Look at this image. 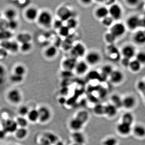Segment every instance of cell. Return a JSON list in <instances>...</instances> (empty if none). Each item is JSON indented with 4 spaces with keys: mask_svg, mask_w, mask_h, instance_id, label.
I'll return each instance as SVG.
<instances>
[{
    "mask_svg": "<svg viewBox=\"0 0 145 145\" xmlns=\"http://www.w3.org/2000/svg\"><path fill=\"white\" fill-rule=\"evenodd\" d=\"M38 9L35 7H29L26 9L25 12V16L27 20L29 21L36 20L39 15Z\"/></svg>",
    "mask_w": 145,
    "mask_h": 145,
    "instance_id": "16",
    "label": "cell"
},
{
    "mask_svg": "<svg viewBox=\"0 0 145 145\" xmlns=\"http://www.w3.org/2000/svg\"><path fill=\"white\" fill-rule=\"evenodd\" d=\"M27 116L29 120L30 121L34 122L39 120V113L38 110H32L31 111H29Z\"/></svg>",
    "mask_w": 145,
    "mask_h": 145,
    "instance_id": "33",
    "label": "cell"
},
{
    "mask_svg": "<svg viewBox=\"0 0 145 145\" xmlns=\"http://www.w3.org/2000/svg\"><path fill=\"white\" fill-rule=\"evenodd\" d=\"M105 106L101 104L96 105L93 108V112L98 116L105 115Z\"/></svg>",
    "mask_w": 145,
    "mask_h": 145,
    "instance_id": "39",
    "label": "cell"
},
{
    "mask_svg": "<svg viewBox=\"0 0 145 145\" xmlns=\"http://www.w3.org/2000/svg\"><path fill=\"white\" fill-rule=\"evenodd\" d=\"M126 31L125 25L122 23H114L110 27L109 32L116 38L121 37L124 34Z\"/></svg>",
    "mask_w": 145,
    "mask_h": 145,
    "instance_id": "6",
    "label": "cell"
},
{
    "mask_svg": "<svg viewBox=\"0 0 145 145\" xmlns=\"http://www.w3.org/2000/svg\"><path fill=\"white\" fill-rule=\"evenodd\" d=\"M109 16L114 21H118L121 18L123 10L121 7L118 4L114 3L110 6L108 8Z\"/></svg>",
    "mask_w": 145,
    "mask_h": 145,
    "instance_id": "4",
    "label": "cell"
},
{
    "mask_svg": "<svg viewBox=\"0 0 145 145\" xmlns=\"http://www.w3.org/2000/svg\"><path fill=\"white\" fill-rule=\"evenodd\" d=\"M8 52L5 49L0 47V57L1 59L7 57L8 55Z\"/></svg>",
    "mask_w": 145,
    "mask_h": 145,
    "instance_id": "54",
    "label": "cell"
},
{
    "mask_svg": "<svg viewBox=\"0 0 145 145\" xmlns=\"http://www.w3.org/2000/svg\"><path fill=\"white\" fill-rule=\"evenodd\" d=\"M58 54V49L55 46L51 45L48 47L45 50V57L48 59H52L55 58Z\"/></svg>",
    "mask_w": 145,
    "mask_h": 145,
    "instance_id": "22",
    "label": "cell"
},
{
    "mask_svg": "<svg viewBox=\"0 0 145 145\" xmlns=\"http://www.w3.org/2000/svg\"><path fill=\"white\" fill-rule=\"evenodd\" d=\"M26 69L23 65H18L14 69V73L17 75L24 76L26 74Z\"/></svg>",
    "mask_w": 145,
    "mask_h": 145,
    "instance_id": "32",
    "label": "cell"
},
{
    "mask_svg": "<svg viewBox=\"0 0 145 145\" xmlns=\"http://www.w3.org/2000/svg\"><path fill=\"white\" fill-rule=\"evenodd\" d=\"M134 121V117L132 113L130 112H126L122 115V122L132 125Z\"/></svg>",
    "mask_w": 145,
    "mask_h": 145,
    "instance_id": "27",
    "label": "cell"
},
{
    "mask_svg": "<svg viewBox=\"0 0 145 145\" xmlns=\"http://www.w3.org/2000/svg\"><path fill=\"white\" fill-rule=\"evenodd\" d=\"M127 2L129 4L131 5H135L136 3L137 2V1H127Z\"/></svg>",
    "mask_w": 145,
    "mask_h": 145,
    "instance_id": "58",
    "label": "cell"
},
{
    "mask_svg": "<svg viewBox=\"0 0 145 145\" xmlns=\"http://www.w3.org/2000/svg\"><path fill=\"white\" fill-rule=\"evenodd\" d=\"M89 66L85 60H81L79 61H78L75 66L74 71L77 75H83L88 71Z\"/></svg>",
    "mask_w": 145,
    "mask_h": 145,
    "instance_id": "14",
    "label": "cell"
},
{
    "mask_svg": "<svg viewBox=\"0 0 145 145\" xmlns=\"http://www.w3.org/2000/svg\"><path fill=\"white\" fill-rule=\"evenodd\" d=\"M13 36V33L9 29L0 31V42L9 40Z\"/></svg>",
    "mask_w": 145,
    "mask_h": 145,
    "instance_id": "29",
    "label": "cell"
},
{
    "mask_svg": "<svg viewBox=\"0 0 145 145\" xmlns=\"http://www.w3.org/2000/svg\"><path fill=\"white\" fill-rule=\"evenodd\" d=\"M8 29L10 31H14L17 29L19 26L18 21L16 20L8 21Z\"/></svg>",
    "mask_w": 145,
    "mask_h": 145,
    "instance_id": "43",
    "label": "cell"
},
{
    "mask_svg": "<svg viewBox=\"0 0 145 145\" xmlns=\"http://www.w3.org/2000/svg\"><path fill=\"white\" fill-rule=\"evenodd\" d=\"M5 69L3 66L0 65V77H3L4 75L5 74Z\"/></svg>",
    "mask_w": 145,
    "mask_h": 145,
    "instance_id": "55",
    "label": "cell"
},
{
    "mask_svg": "<svg viewBox=\"0 0 145 145\" xmlns=\"http://www.w3.org/2000/svg\"><path fill=\"white\" fill-rule=\"evenodd\" d=\"M144 98H145V92L144 93Z\"/></svg>",
    "mask_w": 145,
    "mask_h": 145,
    "instance_id": "63",
    "label": "cell"
},
{
    "mask_svg": "<svg viewBox=\"0 0 145 145\" xmlns=\"http://www.w3.org/2000/svg\"><path fill=\"white\" fill-rule=\"evenodd\" d=\"M2 59L0 57V62H1V61Z\"/></svg>",
    "mask_w": 145,
    "mask_h": 145,
    "instance_id": "62",
    "label": "cell"
},
{
    "mask_svg": "<svg viewBox=\"0 0 145 145\" xmlns=\"http://www.w3.org/2000/svg\"><path fill=\"white\" fill-rule=\"evenodd\" d=\"M24 76L17 75V74L13 73L10 76V80L13 83H19L23 81Z\"/></svg>",
    "mask_w": 145,
    "mask_h": 145,
    "instance_id": "44",
    "label": "cell"
},
{
    "mask_svg": "<svg viewBox=\"0 0 145 145\" xmlns=\"http://www.w3.org/2000/svg\"><path fill=\"white\" fill-rule=\"evenodd\" d=\"M133 40L136 43L143 44L145 43V32L141 31H137L135 33L133 37Z\"/></svg>",
    "mask_w": 145,
    "mask_h": 145,
    "instance_id": "25",
    "label": "cell"
},
{
    "mask_svg": "<svg viewBox=\"0 0 145 145\" xmlns=\"http://www.w3.org/2000/svg\"><path fill=\"white\" fill-rule=\"evenodd\" d=\"M17 42L20 43L21 44L24 43L31 42L32 40V36L31 34L27 32H21L17 35Z\"/></svg>",
    "mask_w": 145,
    "mask_h": 145,
    "instance_id": "23",
    "label": "cell"
},
{
    "mask_svg": "<svg viewBox=\"0 0 145 145\" xmlns=\"http://www.w3.org/2000/svg\"><path fill=\"white\" fill-rule=\"evenodd\" d=\"M136 59L140 63H145V52H140L136 55Z\"/></svg>",
    "mask_w": 145,
    "mask_h": 145,
    "instance_id": "48",
    "label": "cell"
},
{
    "mask_svg": "<svg viewBox=\"0 0 145 145\" xmlns=\"http://www.w3.org/2000/svg\"><path fill=\"white\" fill-rule=\"evenodd\" d=\"M114 70L112 67L110 65H106L103 67L101 69V74L105 77H108Z\"/></svg>",
    "mask_w": 145,
    "mask_h": 145,
    "instance_id": "30",
    "label": "cell"
},
{
    "mask_svg": "<svg viewBox=\"0 0 145 145\" xmlns=\"http://www.w3.org/2000/svg\"><path fill=\"white\" fill-rule=\"evenodd\" d=\"M19 112L22 116H24L28 114L29 110L27 107L22 106L19 109Z\"/></svg>",
    "mask_w": 145,
    "mask_h": 145,
    "instance_id": "51",
    "label": "cell"
},
{
    "mask_svg": "<svg viewBox=\"0 0 145 145\" xmlns=\"http://www.w3.org/2000/svg\"><path fill=\"white\" fill-rule=\"evenodd\" d=\"M114 20L109 16H107L101 20L103 26L105 27H110L114 24Z\"/></svg>",
    "mask_w": 145,
    "mask_h": 145,
    "instance_id": "38",
    "label": "cell"
},
{
    "mask_svg": "<svg viewBox=\"0 0 145 145\" xmlns=\"http://www.w3.org/2000/svg\"><path fill=\"white\" fill-rule=\"evenodd\" d=\"M4 14L5 19L8 21H10L16 20L18 13L14 8H9L5 10Z\"/></svg>",
    "mask_w": 145,
    "mask_h": 145,
    "instance_id": "26",
    "label": "cell"
},
{
    "mask_svg": "<svg viewBox=\"0 0 145 145\" xmlns=\"http://www.w3.org/2000/svg\"><path fill=\"white\" fill-rule=\"evenodd\" d=\"M89 78L92 79H96L98 78H101V73H99L97 71H92L89 72Z\"/></svg>",
    "mask_w": 145,
    "mask_h": 145,
    "instance_id": "52",
    "label": "cell"
},
{
    "mask_svg": "<svg viewBox=\"0 0 145 145\" xmlns=\"http://www.w3.org/2000/svg\"><path fill=\"white\" fill-rule=\"evenodd\" d=\"M66 22V24L65 25L70 30L75 29L78 26V20L73 17L69 19Z\"/></svg>",
    "mask_w": 145,
    "mask_h": 145,
    "instance_id": "34",
    "label": "cell"
},
{
    "mask_svg": "<svg viewBox=\"0 0 145 145\" xmlns=\"http://www.w3.org/2000/svg\"><path fill=\"white\" fill-rule=\"evenodd\" d=\"M8 98L12 103H18L22 100V95L20 91L17 89H13L8 92Z\"/></svg>",
    "mask_w": 145,
    "mask_h": 145,
    "instance_id": "19",
    "label": "cell"
},
{
    "mask_svg": "<svg viewBox=\"0 0 145 145\" xmlns=\"http://www.w3.org/2000/svg\"><path fill=\"white\" fill-rule=\"evenodd\" d=\"M64 25V22L61 20L60 19H58L55 20V21H53L52 25H53L55 29L59 30L60 28H61Z\"/></svg>",
    "mask_w": 145,
    "mask_h": 145,
    "instance_id": "49",
    "label": "cell"
},
{
    "mask_svg": "<svg viewBox=\"0 0 145 145\" xmlns=\"http://www.w3.org/2000/svg\"><path fill=\"white\" fill-rule=\"evenodd\" d=\"M57 14L59 19L63 22H66L69 19L72 18V10L67 7H60L57 10Z\"/></svg>",
    "mask_w": 145,
    "mask_h": 145,
    "instance_id": "7",
    "label": "cell"
},
{
    "mask_svg": "<svg viewBox=\"0 0 145 145\" xmlns=\"http://www.w3.org/2000/svg\"><path fill=\"white\" fill-rule=\"evenodd\" d=\"M141 20L137 16H130L126 21L127 26L129 29L134 30L141 25Z\"/></svg>",
    "mask_w": 145,
    "mask_h": 145,
    "instance_id": "13",
    "label": "cell"
},
{
    "mask_svg": "<svg viewBox=\"0 0 145 145\" xmlns=\"http://www.w3.org/2000/svg\"><path fill=\"white\" fill-rule=\"evenodd\" d=\"M110 80L112 84H119L123 82L124 78L123 73L121 71L114 70L109 76Z\"/></svg>",
    "mask_w": 145,
    "mask_h": 145,
    "instance_id": "11",
    "label": "cell"
},
{
    "mask_svg": "<svg viewBox=\"0 0 145 145\" xmlns=\"http://www.w3.org/2000/svg\"><path fill=\"white\" fill-rule=\"evenodd\" d=\"M121 52L123 57L131 59L135 55V50L133 46L127 45L122 48Z\"/></svg>",
    "mask_w": 145,
    "mask_h": 145,
    "instance_id": "18",
    "label": "cell"
},
{
    "mask_svg": "<svg viewBox=\"0 0 145 145\" xmlns=\"http://www.w3.org/2000/svg\"><path fill=\"white\" fill-rule=\"evenodd\" d=\"M142 64L136 59L131 61L129 67L131 70L134 72H137L140 70Z\"/></svg>",
    "mask_w": 145,
    "mask_h": 145,
    "instance_id": "31",
    "label": "cell"
},
{
    "mask_svg": "<svg viewBox=\"0 0 145 145\" xmlns=\"http://www.w3.org/2000/svg\"><path fill=\"white\" fill-rule=\"evenodd\" d=\"M33 48V45L31 42L22 44L20 46V49L24 53H27L31 51Z\"/></svg>",
    "mask_w": 145,
    "mask_h": 145,
    "instance_id": "36",
    "label": "cell"
},
{
    "mask_svg": "<svg viewBox=\"0 0 145 145\" xmlns=\"http://www.w3.org/2000/svg\"><path fill=\"white\" fill-rule=\"evenodd\" d=\"M136 104V100L134 96L129 95L123 99L122 106L126 109L133 108Z\"/></svg>",
    "mask_w": 145,
    "mask_h": 145,
    "instance_id": "15",
    "label": "cell"
},
{
    "mask_svg": "<svg viewBox=\"0 0 145 145\" xmlns=\"http://www.w3.org/2000/svg\"><path fill=\"white\" fill-rule=\"evenodd\" d=\"M132 131L136 137L140 138L145 137V127L143 125H136L132 128Z\"/></svg>",
    "mask_w": 145,
    "mask_h": 145,
    "instance_id": "24",
    "label": "cell"
},
{
    "mask_svg": "<svg viewBox=\"0 0 145 145\" xmlns=\"http://www.w3.org/2000/svg\"><path fill=\"white\" fill-rule=\"evenodd\" d=\"M137 88L140 92L144 93L145 92V82L140 81L137 83Z\"/></svg>",
    "mask_w": 145,
    "mask_h": 145,
    "instance_id": "50",
    "label": "cell"
},
{
    "mask_svg": "<svg viewBox=\"0 0 145 145\" xmlns=\"http://www.w3.org/2000/svg\"><path fill=\"white\" fill-rule=\"evenodd\" d=\"M117 132L122 136H127L129 135L132 131V125L121 122L117 125Z\"/></svg>",
    "mask_w": 145,
    "mask_h": 145,
    "instance_id": "12",
    "label": "cell"
},
{
    "mask_svg": "<svg viewBox=\"0 0 145 145\" xmlns=\"http://www.w3.org/2000/svg\"><path fill=\"white\" fill-rule=\"evenodd\" d=\"M111 103L117 108H120L122 106L123 104V99L117 94H114L111 97Z\"/></svg>",
    "mask_w": 145,
    "mask_h": 145,
    "instance_id": "28",
    "label": "cell"
},
{
    "mask_svg": "<svg viewBox=\"0 0 145 145\" xmlns=\"http://www.w3.org/2000/svg\"><path fill=\"white\" fill-rule=\"evenodd\" d=\"M39 120L42 123L48 121L51 117V111L46 106H42L39 110Z\"/></svg>",
    "mask_w": 145,
    "mask_h": 145,
    "instance_id": "10",
    "label": "cell"
},
{
    "mask_svg": "<svg viewBox=\"0 0 145 145\" xmlns=\"http://www.w3.org/2000/svg\"><path fill=\"white\" fill-rule=\"evenodd\" d=\"M6 133L3 130L0 129V139H3L5 137Z\"/></svg>",
    "mask_w": 145,
    "mask_h": 145,
    "instance_id": "56",
    "label": "cell"
},
{
    "mask_svg": "<svg viewBox=\"0 0 145 145\" xmlns=\"http://www.w3.org/2000/svg\"><path fill=\"white\" fill-rule=\"evenodd\" d=\"M118 109L110 103L105 106V115L109 118H113L116 116Z\"/></svg>",
    "mask_w": 145,
    "mask_h": 145,
    "instance_id": "21",
    "label": "cell"
},
{
    "mask_svg": "<svg viewBox=\"0 0 145 145\" xmlns=\"http://www.w3.org/2000/svg\"><path fill=\"white\" fill-rule=\"evenodd\" d=\"M70 53L71 57L77 59L84 57L86 54L85 46L82 43H77L71 48Z\"/></svg>",
    "mask_w": 145,
    "mask_h": 145,
    "instance_id": "2",
    "label": "cell"
},
{
    "mask_svg": "<svg viewBox=\"0 0 145 145\" xmlns=\"http://www.w3.org/2000/svg\"><path fill=\"white\" fill-rule=\"evenodd\" d=\"M88 112L85 111H80L78 112L76 116V118L82 122L84 124L88 119Z\"/></svg>",
    "mask_w": 145,
    "mask_h": 145,
    "instance_id": "37",
    "label": "cell"
},
{
    "mask_svg": "<svg viewBox=\"0 0 145 145\" xmlns=\"http://www.w3.org/2000/svg\"><path fill=\"white\" fill-rule=\"evenodd\" d=\"M72 137L73 140L76 142L81 144L84 142V137L80 131L75 132Z\"/></svg>",
    "mask_w": 145,
    "mask_h": 145,
    "instance_id": "41",
    "label": "cell"
},
{
    "mask_svg": "<svg viewBox=\"0 0 145 145\" xmlns=\"http://www.w3.org/2000/svg\"><path fill=\"white\" fill-rule=\"evenodd\" d=\"M3 129L7 133L16 132L18 125L15 121L11 119L4 120L2 123Z\"/></svg>",
    "mask_w": 145,
    "mask_h": 145,
    "instance_id": "9",
    "label": "cell"
},
{
    "mask_svg": "<svg viewBox=\"0 0 145 145\" xmlns=\"http://www.w3.org/2000/svg\"><path fill=\"white\" fill-rule=\"evenodd\" d=\"M0 47L11 53H16L20 50V46L17 41L7 40L0 42Z\"/></svg>",
    "mask_w": 145,
    "mask_h": 145,
    "instance_id": "5",
    "label": "cell"
},
{
    "mask_svg": "<svg viewBox=\"0 0 145 145\" xmlns=\"http://www.w3.org/2000/svg\"><path fill=\"white\" fill-rule=\"evenodd\" d=\"M37 20L41 26L46 28H49L52 26L54 21L52 14L47 10H43L39 13Z\"/></svg>",
    "mask_w": 145,
    "mask_h": 145,
    "instance_id": "1",
    "label": "cell"
},
{
    "mask_svg": "<svg viewBox=\"0 0 145 145\" xmlns=\"http://www.w3.org/2000/svg\"><path fill=\"white\" fill-rule=\"evenodd\" d=\"M81 3L85 5H88L91 4L92 1H81Z\"/></svg>",
    "mask_w": 145,
    "mask_h": 145,
    "instance_id": "57",
    "label": "cell"
},
{
    "mask_svg": "<svg viewBox=\"0 0 145 145\" xmlns=\"http://www.w3.org/2000/svg\"><path fill=\"white\" fill-rule=\"evenodd\" d=\"M1 13H0V20H1Z\"/></svg>",
    "mask_w": 145,
    "mask_h": 145,
    "instance_id": "61",
    "label": "cell"
},
{
    "mask_svg": "<svg viewBox=\"0 0 145 145\" xmlns=\"http://www.w3.org/2000/svg\"><path fill=\"white\" fill-rule=\"evenodd\" d=\"M8 29V21L5 19L1 18L0 20V31Z\"/></svg>",
    "mask_w": 145,
    "mask_h": 145,
    "instance_id": "46",
    "label": "cell"
},
{
    "mask_svg": "<svg viewBox=\"0 0 145 145\" xmlns=\"http://www.w3.org/2000/svg\"><path fill=\"white\" fill-rule=\"evenodd\" d=\"M4 82L3 77H0V86L3 84Z\"/></svg>",
    "mask_w": 145,
    "mask_h": 145,
    "instance_id": "59",
    "label": "cell"
},
{
    "mask_svg": "<svg viewBox=\"0 0 145 145\" xmlns=\"http://www.w3.org/2000/svg\"><path fill=\"white\" fill-rule=\"evenodd\" d=\"M16 137L20 139H22L26 137L27 134V130L25 128L20 127L16 131Z\"/></svg>",
    "mask_w": 145,
    "mask_h": 145,
    "instance_id": "35",
    "label": "cell"
},
{
    "mask_svg": "<svg viewBox=\"0 0 145 145\" xmlns=\"http://www.w3.org/2000/svg\"><path fill=\"white\" fill-rule=\"evenodd\" d=\"M85 56V61L89 65H95L99 64L101 61V55L99 52L96 51H89L86 53Z\"/></svg>",
    "mask_w": 145,
    "mask_h": 145,
    "instance_id": "3",
    "label": "cell"
},
{
    "mask_svg": "<svg viewBox=\"0 0 145 145\" xmlns=\"http://www.w3.org/2000/svg\"><path fill=\"white\" fill-rule=\"evenodd\" d=\"M94 16L97 19L103 20L109 16L108 8L105 6L99 7L94 11Z\"/></svg>",
    "mask_w": 145,
    "mask_h": 145,
    "instance_id": "17",
    "label": "cell"
},
{
    "mask_svg": "<svg viewBox=\"0 0 145 145\" xmlns=\"http://www.w3.org/2000/svg\"><path fill=\"white\" fill-rule=\"evenodd\" d=\"M84 124L76 117L71 119L69 123L71 129L75 132H78L82 128Z\"/></svg>",
    "mask_w": 145,
    "mask_h": 145,
    "instance_id": "20",
    "label": "cell"
},
{
    "mask_svg": "<svg viewBox=\"0 0 145 145\" xmlns=\"http://www.w3.org/2000/svg\"><path fill=\"white\" fill-rule=\"evenodd\" d=\"M70 31V29L66 25H64L58 30L60 36L64 38L69 36Z\"/></svg>",
    "mask_w": 145,
    "mask_h": 145,
    "instance_id": "40",
    "label": "cell"
},
{
    "mask_svg": "<svg viewBox=\"0 0 145 145\" xmlns=\"http://www.w3.org/2000/svg\"><path fill=\"white\" fill-rule=\"evenodd\" d=\"M105 40L106 42L110 44H113V43L115 41L117 38L114 36H113L110 32H108L105 34Z\"/></svg>",
    "mask_w": 145,
    "mask_h": 145,
    "instance_id": "42",
    "label": "cell"
},
{
    "mask_svg": "<svg viewBox=\"0 0 145 145\" xmlns=\"http://www.w3.org/2000/svg\"><path fill=\"white\" fill-rule=\"evenodd\" d=\"M78 62V59L71 56L64 59L62 63V66L66 71H72L74 70Z\"/></svg>",
    "mask_w": 145,
    "mask_h": 145,
    "instance_id": "8",
    "label": "cell"
},
{
    "mask_svg": "<svg viewBox=\"0 0 145 145\" xmlns=\"http://www.w3.org/2000/svg\"><path fill=\"white\" fill-rule=\"evenodd\" d=\"M131 59L128 58L123 57L121 61V63L122 65L126 67H129L130 63L131 62Z\"/></svg>",
    "mask_w": 145,
    "mask_h": 145,
    "instance_id": "53",
    "label": "cell"
},
{
    "mask_svg": "<svg viewBox=\"0 0 145 145\" xmlns=\"http://www.w3.org/2000/svg\"><path fill=\"white\" fill-rule=\"evenodd\" d=\"M1 112H0V119H1Z\"/></svg>",
    "mask_w": 145,
    "mask_h": 145,
    "instance_id": "60",
    "label": "cell"
},
{
    "mask_svg": "<svg viewBox=\"0 0 145 145\" xmlns=\"http://www.w3.org/2000/svg\"><path fill=\"white\" fill-rule=\"evenodd\" d=\"M16 122L18 125L20 126L21 127L25 128L28 124L27 120L23 117H19Z\"/></svg>",
    "mask_w": 145,
    "mask_h": 145,
    "instance_id": "45",
    "label": "cell"
},
{
    "mask_svg": "<svg viewBox=\"0 0 145 145\" xmlns=\"http://www.w3.org/2000/svg\"><path fill=\"white\" fill-rule=\"evenodd\" d=\"M117 141L116 138L113 137H109L105 140L103 145H117Z\"/></svg>",
    "mask_w": 145,
    "mask_h": 145,
    "instance_id": "47",
    "label": "cell"
}]
</instances>
